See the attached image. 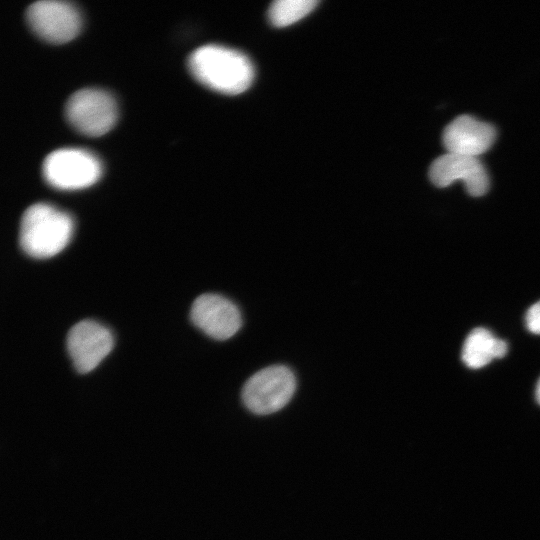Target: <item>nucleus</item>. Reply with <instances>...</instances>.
Here are the masks:
<instances>
[{"mask_svg":"<svg viewBox=\"0 0 540 540\" xmlns=\"http://www.w3.org/2000/svg\"><path fill=\"white\" fill-rule=\"evenodd\" d=\"M192 76L216 92L237 95L247 90L254 79V67L242 52L209 44L196 49L188 59Z\"/></svg>","mask_w":540,"mask_h":540,"instance_id":"1","label":"nucleus"},{"mask_svg":"<svg viewBox=\"0 0 540 540\" xmlns=\"http://www.w3.org/2000/svg\"><path fill=\"white\" fill-rule=\"evenodd\" d=\"M74 220L65 211L48 203H36L22 215L19 242L23 251L34 258H49L69 244Z\"/></svg>","mask_w":540,"mask_h":540,"instance_id":"2","label":"nucleus"},{"mask_svg":"<svg viewBox=\"0 0 540 540\" xmlns=\"http://www.w3.org/2000/svg\"><path fill=\"white\" fill-rule=\"evenodd\" d=\"M102 175L100 160L80 148H62L51 152L43 162V176L54 188L80 190L96 183Z\"/></svg>","mask_w":540,"mask_h":540,"instance_id":"3","label":"nucleus"},{"mask_svg":"<svg viewBox=\"0 0 540 540\" xmlns=\"http://www.w3.org/2000/svg\"><path fill=\"white\" fill-rule=\"evenodd\" d=\"M65 115L75 130L86 136L97 137L113 128L118 108L109 92L86 88L71 95L65 106Z\"/></svg>","mask_w":540,"mask_h":540,"instance_id":"4","label":"nucleus"},{"mask_svg":"<svg viewBox=\"0 0 540 540\" xmlns=\"http://www.w3.org/2000/svg\"><path fill=\"white\" fill-rule=\"evenodd\" d=\"M295 388L296 380L291 370L274 365L258 371L246 381L242 400L254 414H272L290 401Z\"/></svg>","mask_w":540,"mask_h":540,"instance_id":"5","label":"nucleus"},{"mask_svg":"<svg viewBox=\"0 0 540 540\" xmlns=\"http://www.w3.org/2000/svg\"><path fill=\"white\" fill-rule=\"evenodd\" d=\"M26 18L36 35L54 44L71 41L78 35L82 26L80 12L66 1L34 2L28 7Z\"/></svg>","mask_w":540,"mask_h":540,"instance_id":"6","label":"nucleus"},{"mask_svg":"<svg viewBox=\"0 0 540 540\" xmlns=\"http://www.w3.org/2000/svg\"><path fill=\"white\" fill-rule=\"evenodd\" d=\"M114 346L111 331L104 325L83 320L75 324L67 335V349L75 369L88 373L95 369Z\"/></svg>","mask_w":540,"mask_h":540,"instance_id":"7","label":"nucleus"},{"mask_svg":"<svg viewBox=\"0 0 540 540\" xmlns=\"http://www.w3.org/2000/svg\"><path fill=\"white\" fill-rule=\"evenodd\" d=\"M429 178L440 188L462 180L467 193L473 197L483 196L490 187L488 173L477 157L453 153H446L432 162Z\"/></svg>","mask_w":540,"mask_h":540,"instance_id":"8","label":"nucleus"},{"mask_svg":"<svg viewBox=\"0 0 540 540\" xmlns=\"http://www.w3.org/2000/svg\"><path fill=\"white\" fill-rule=\"evenodd\" d=\"M190 317L197 328L217 340L232 337L242 325L237 306L229 299L212 293L195 299Z\"/></svg>","mask_w":540,"mask_h":540,"instance_id":"9","label":"nucleus"},{"mask_svg":"<svg viewBox=\"0 0 540 540\" xmlns=\"http://www.w3.org/2000/svg\"><path fill=\"white\" fill-rule=\"evenodd\" d=\"M496 134L491 124L461 115L445 127L442 140L448 153L477 157L493 145Z\"/></svg>","mask_w":540,"mask_h":540,"instance_id":"10","label":"nucleus"},{"mask_svg":"<svg viewBox=\"0 0 540 540\" xmlns=\"http://www.w3.org/2000/svg\"><path fill=\"white\" fill-rule=\"evenodd\" d=\"M508 350L507 343L495 337L488 329L477 327L466 337L461 358L471 369H479L495 358H502Z\"/></svg>","mask_w":540,"mask_h":540,"instance_id":"11","label":"nucleus"},{"mask_svg":"<svg viewBox=\"0 0 540 540\" xmlns=\"http://www.w3.org/2000/svg\"><path fill=\"white\" fill-rule=\"evenodd\" d=\"M317 4L315 0H278L270 6L268 18L272 25L285 27L305 17Z\"/></svg>","mask_w":540,"mask_h":540,"instance_id":"12","label":"nucleus"},{"mask_svg":"<svg viewBox=\"0 0 540 540\" xmlns=\"http://www.w3.org/2000/svg\"><path fill=\"white\" fill-rule=\"evenodd\" d=\"M525 325L531 333L540 335V301L533 304L527 310Z\"/></svg>","mask_w":540,"mask_h":540,"instance_id":"13","label":"nucleus"},{"mask_svg":"<svg viewBox=\"0 0 540 540\" xmlns=\"http://www.w3.org/2000/svg\"><path fill=\"white\" fill-rule=\"evenodd\" d=\"M535 396H536L537 402L540 404V379L536 386Z\"/></svg>","mask_w":540,"mask_h":540,"instance_id":"14","label":"nucleus"}]
</instances>
